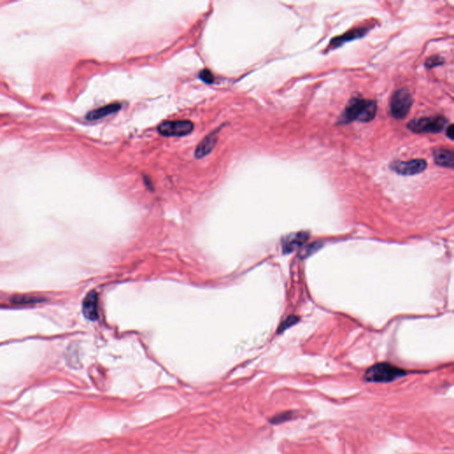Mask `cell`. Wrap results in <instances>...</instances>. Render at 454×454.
Wrapping results in <instances>:
<instances>
[{
	"label": "cell",
	"mask_w": 454,
	"mask_h": 454,
	"mask_svg": "<svg viewBox=\"0 0 454 454\" xmlns=\"http://www.w3.org/2000/svg\"><path fill=\"white\" fill-rule=\"evenodd\" d=\"M200 78L203 82L207 83V84H212L213 81H214V77H213L212 73L210 70H208V69L201 71Z\"/></svg>",
	"instance_id": "14"
},
{
	"label": "cell",
	"mask_w": 454,
	"mask_h": 454,
	"mask_svg": "<svg viewBox=\"0 0 454 454\" xmlns=\"http://www.w3.org/2000/svg\"><path fill=\"white\" fill-rule=\"evenodd\" d=\"M428 164L423 159H414L410 161H394L390 164V169L402 176H413L425 171Z\"/></svg>",
	"instance_id": "6"
},
{
	"label": "cell",
	"mask_w": 454,
	"mask_h": 454,
	"mask_svg": "<svg viewBox=\"0 0 454 454\" xmlns=\"http://www.w3.org/2000/svg\"><path fill=\"white\" fill-rule=\"evenodd\" d=\"M307 240H308V234L306 232H298L291 234L285 239V242H283V251L286 253L292 251L301 245H303Z\"/></svg>",
	"instance_id": "12"
},
{
	"label": "cell",
	"mask_w": 454,
	"mask_h": 454,
	"mask_svg": "<svg viewBox=\"0 0 454 454\" xmlns=\"http://www.w3.org/2000/svg\"><path fill=\"white\" fill-rule=\"evenodd\" d=\"M121 110V105L118 103L110 104L105 106H101L100 108L93 110L88 113L86 119L88 121H96L101 119L106 116L116 113Z\"/></svg>",
	"instance_id": "10"
},
{
	"label": "cell",
	"mask_w": 454,
	"mask_h": 454,
	"mask_svg": "<svg viewBox=\"0 0 454 454\" xmlns=\"http://www.w3.org/2000/svg\"><path fill=\"white\" fill-rule=\"evenodd\" d=\"M297 320H298V319L296 318V317H293V316H292V317H289L288 319H287V320H286L285 322H283L282 326L280 328V330H284V329H287V328L290 326V325L294 324V323L297 322Z\"/></svg>",
	"instance_id": "15"
},
{
	"label": "cell",
	"mask_w": 454,
	"mask_h": 454,
	"mask_svg": "<svg viewBox=\"0 0 454 454\" xmlns=\"http://www.w3.org/2000/svg\"><path fill=\"white\" fill-rule=\"evenodd\" d=\"M216 141H217V132H211L209 135H207L204 139L201 141L200 144L197 146L196 150L194 153L195 157L200 159V158L205 157L206 155H209L210 152L212 151L213 149L216 146Z\"/></svg>",
	"instance_id": "9"
},
{
	"label": "cell",
	"mask_w": 454,
	"mask_h": 454,
	"mask_svg": "<svg viewBox=\"0 0 454 454\" xmlns=\"http://www.w3.org/2000/svg\"><path fill=\"white\" fill-rule=\"evenodd\" d=\"M447 123L443 116H430L414 119L408 122L407 128L414 133H439Z\"/></svg>",
	"instance_id": "4"
},
{
	"label": "cell",
	"mask_w": 454,
	"mask_h": 454,
	"mask_svg": "<svg viewBox=\"0 0 454 454\" xmlns=\"http://www.w3.org/2000/svg\"><path fill=\"white\" fill-rule=\"evenodd\" d=\"M369 30V28L366 27H361V28H357V29H351L348 32L342 34V35L336 37L335 39H333L330 41L328 50H334V49L338 48L341 45H343L345 43L353 41L356 39L363 38Z\"/></svg>",
	"instance_id": "7"
},
{
	"label": "cell",
	"mask_w": 454,
	"mask_h": 454,
	"mask_svg": "<svg viewBox=\"0 0 454 454\" xmlns=\"http://www.w3.org/2000/svg\"><path fill=\"white\" fill-rule=\"evenodd\" d=\"M377 113L375 100L363 98H352L338 119L339 124H347L354 121L369 122L374 119Z\"/></svg>",
	"instance_id": "1"
},
{
	"label": "cell",
	"mask_w": 454,
	"mask_h": 454,
	"mask_svg": "<svg viewBox=\"0 0 454 454\" xmlns=\"http://www.w3.org/2000/svg\"><path fill=\"white\" fill-rule=\"evenodd\" d=\"M446 135H447L449 139H453L454 127L452 124H450V125L448 126L447 130H446Z\"/></svg>",
	"instance_id": "16"
},
{
	"label": "cell",
	"mask_w": 454,
	"mask_h": 454,
	"mask_svg": "<svg viewBox=\"0 0 454 454\" xmlns=\"http://www.w3.org/2000/svg\"><path fill=\"white\" fill-rule=\"evenodd\" d=\"M444 63H445V59L442 58L440 56H431L426 61L425 65L428 68H433Z\"/></svg>",
	"instance_id": "13"
},
{
	"label": "cell",
	"mask_w": 454,
	"mask_h": 454,
	"mask_svg": "<svg viewBox=\"0 0 454 454\" xmlns=\"http://www.w3.org/2000/svg\"><path fill=\"white\" fill-rule=\"evenodd\" d=\"M98 309H99L98 295L96 292L92 291L84 298V303H83V313L88 319L95 320L98 319V316H99Z\"/></svg>",
	"instance_id": "8"
},
{
	"label": "cell",
	"mask_w": 454,
	"mask_h": 454,
	"mask_svg": "<svg viewBox=\"0 0 454 454\" xmlns=\"http://www.w3.org/2000/svg\"><path fill=\"white\" fill-rule=\"evenodd\" d=\"M406 374V371L402 368L389 363H379L366 371L364 380L368 383H390Z\"/></svg>",
	"instance_id": "2"
},
{
	"label": "cell",
	"mask_w": 454,
	"mask_h": 454,
	"mask_svg": "<svg viewBox=\"0 0 454 454\" xmlns=\"http://www.w3.org/2000/svg\"><path fill=\"white\" fill-rule=\"evenodd\" d=\"M412 98L407 89H398L390 99V110L395 119L405 118L412 107Z\"/></svg>",
	"instance_id": "3"
},
{
	"label": "cell",
	"mask_w": 454,
	"mask_h": 454,
	"mask_svg": "<svg viewBox=\"0 0 454 454\" xmlns=\"http://www.w3.org/2000/svg\"><path fill=\"white\" fill-rule=\"evenodd\" d=\"M434 160L437 165L445 168H453V152L449 149H435L434 153Z\"/></svg>",
	"instance_id": "11"
},
{
	"label": "cell",
	"mask_w": 454,
	"mask_h": 454,
	"mask_svg": "<svg viewBox=\"0 0 454 454\" xmlns=\"http://www.w3.org/2000/svg\"><path fill=\"white\" fill-rule=\"evenodd\" d=\"M193 131V123L188 120L167 121L158 127V132L165 137H183Z\"/></svg>",
	"instance_id": "5"
}]
</instances>
